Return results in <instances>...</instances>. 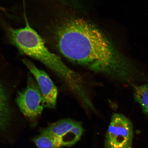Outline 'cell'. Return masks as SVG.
<instances>
[{"label": "cell", "mask_w": 148, "mask_h": 148, "mask_svg": "<svg viewBox=\"0 0 148 148\" xmlns=\"http://www.w3.org/2000/svg\"><path fill=\"white\" fill-rule=\"evenodd\" d=\"M56 45L70 62L132 85L141 74L99 29L80 18L61 24L55 32Z\"/></svg>", "instance_id": "1"}, {"label": "cell", "mask_w": 148, "mask_h": 148, "mask_svg": "<svg viewBox=\"0 0 148 148\" xmlns=\"http://www.w3.org/2000/svg\"><path fill=\"white\" fill-rule=\"evenodd\" d=\"M8 33L10 41L20 52L47 66L76 95H81L84 92L86 86L82 77L68 67L60 57L51 52L41 37L28 23L21 28H9Z\"/></svg>", "instance_id": "2"}, {"label": "cell", "mask_w": 148, "mask_h": 148, "mask_svg": "<svg viewBox=\"0 0 148 148\" xmlns=\"http://www.w3.org/2000/svg\"><path fill=\"white\" fill-rule=\"evenodd\" d=\"M134 137L132 123L123 114L114 113L105 135V148H133Z\"/></svg>", "instance_id": "3"}, {"label": "cell", "mask_w": 148, "mask_h": 148, "mask_svg": "<svg viewBox=\"0 0 148 148\" xmlns=\"http://www.w3.org/2000/svg\"><path fill=\"white\" fill-rule=\"evenodd\" d=\"M16 102L22 113L31 121L41 115L44 107L43 98L36 79L31 75H28L25 88L18 92Z\"/></svg>", "instance_id": "4"}, {"label": "cell", "mask_w": 148, "mask_h": 148, "mask_svg": "<svg viewBox=\"0 0 148 148\" xmlns=\"http://www.w3.org/2000/svg\"><path fill=\"white\" fill-rule=\"evenodd\" d=\"M84 132L81 122L65 118L50 124L42 129L40 133L54 137L64 147L75 145L80 140Z\"/></svg>", "instance_id": "5"}, {"label": "cell", "mask_w": 148, "mask_h": 148, "mask_svg": "<svg viewBox=\"0 0 148 148\" xmlns=\"http://www.w3.org/2000/svg\"><path fill=\"white\" fill-rule=\"evenodd\" d=\"M22 62L36 79L43 98L44 107L55 108L56 105L58 91L50 77L43 70L37 68L30 60L24 59L22 60Z\"/></svg>", "instance_id": "6"}, {"label": "cell", "mask_w": 148, "mask_h": 148, "mask_svg": "<svg viewBox=\"0 0 148 148\" xmlns=\"http://www.w3.org/2000/svg\"><path fill=\"white\" fill-rule=\"evenodd\" d=\"M12 110L8 92L0 80V131H5L10 127Z\"/></svg>", "instance_id": "7"}, {"label": "cell", "mask_w": 148, "mask_h": 148, "mask_svg": "<svg viewBox=\"0 0 148 148\" xmlns=\"http://www.w3.org/2000/svg\"><path fill=\"white\" fill-rule=\"evenodd\" d=\"M134 97L135 101L141 106L144 114L148 115V84H133Z\"/></svg>", "instance_id": "8"}, {"label": "cell", "mask_w": 148, "mask_h": 148, "mask_svg": "<svg viewBox=\"0 0 148 148\" xmlns=\"http://www.w3.org/2000/svg\"><path fill=\"white\" fill-rule=\"evenodd\" d=\"M33 141L38 148H62L57 139L50 135L40 133L33 139Z\"/></svg>", "instance_id": "9"}]
</instances>
